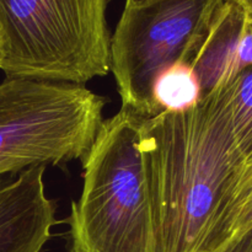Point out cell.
I'll use <instances>...</instances> for the list:
<instances>
[{
    "label": "cell",
    "instance_id": "obj_1",
    "mask_svg": "<svg viewBox=\"0 0 252 252\" xmlns=\"http://www.w3.org/2000/svg\"><path fill=\"white\" fill-rule=\"evenodd\" d=\"M158 252H219L240 235V197L252 155L239 144L225 83L194 107L143 121Z\"/></svg>",
    "mask_w": 252,
    "mask_h": 252
},
{
    "label": "cell",
    "instance_id": "obj_2",
    "mask_svg": "<svg viewBox=\"0 0 252 252\" xmlns=\"http://www.w3.org/2000/svg\"><path fill=\"white\" fill-rule=\"evenodd\" d=\"M121 108L103 120L83 161V191L68 218L70 252H158L139 129Z\"/></svg>",
    "mask_w": 252,
    "mask_h": 252
},
{
    "label": "cell",
    "instance_id": "obj_3",
    "mask_svg": "<svg viewBox=\"0 0 252 252\" xmlns=\"http://www.w3.org/2000/svg\"><path fill=\"white\" fill-rule=\"evenodd\" d=\"M107 0H0V70L85 85L110 71Z\"/></svg>",
    "mask_w": 252,
    "mask_h": 252
},
{
    "label": "cell",
    "instance_id": "obj_4",
    "mask_svg": "<svg viewBox=\"0 0 252 252\" xmlns=\"http://www.w3.org/2000/svg\"><path fill=\"white\" fill-rule=\"evenodd\" d=\"M105 105L85 85L7 76L0 83V176L83 159Z\"/></svg>",
    "mask_w": 252,
    "mask_h": 252
},
{
    "label": "cell",
    "instance_id": "obj_5",
    "mask_svg": "<svg viewBox=\"0 0 252 252\" xmlns=\"http://www.w3.org/2000/svg\"><path fill=\"white\" fill-rule=\"evenodd\" d=\"M226 0H126L110 44V70L122 107L144 118L159 112L153 88L160 73L191 65Z\"/></svg>",
    "mask_w": 252,
    "mask_h": 252
},
{
    "label": "cell",
    "instance_id": "obj_6",
    "mask_svg": "<svg viewBox=\"0 0 252 252\" xmlns=\"http://www.w3.org/2000/svg\"><path fill=\"white\" fill-rule=\"evenodd\" d=\"M46 166L0 176V252H41L58 223L44 186Z\"/></svg>",
    "mask_w": 252,
    "mask_h": 252
},
{
    "label": "cell",
    "instance_id": "obj_7",
    "mask_svg": "<svg viewBox=\"0 0 252 252\" xmlns=\"http://www.w3.org/2000/svg\"><path fill=\"white\" fill-rule=\"evenodd\" d=\"M244 20L243 10L226 0L191 64L201 84L202 97L236 74L235 48Z\"/></svg>",
    "mask_w": 252,
    "mask_h": 252
},
{
    "label": "cell",
    "instance_id": "obj_8",
    "mask_svg": "<svg viewBox=\"0 0 252 252\" xmlns=\"http://www.w3.org/2000/svg\"><path fill=\"white\" fill-rule=\"evenodd\" d=\"M153 98L159 112H184L194 107L202 98V89L192 66L177 63L160 73Z\"/></svg>",
    "mask_w": 252,
    "mask_h": 252
},
{
    "label": "cell",
    "instance_id": "obj_9",
    "mask_svg": "<svg viewBox=\"0 0 252 252\" xmlns=\"http://www.w3.org/2000/svg\"><path fill=\"white\" fill-rule=\"evenodd\" d=\"M219 252H252V224Z\"/></svg>",
    "mask_w": 252,
    "mask_h": 252
},
{
    "label": "cell",
    "instance_id": "obj_10",
    "mask_svg": "<svg viewBox=\"0 0 252 252\" xmlns=\"http://www.w3.org/2000/svg\"><path fill=\"white\" fill-rule=\"evenodd\" d=\"M243 10L245 19L252 22V0H229Z\"/></svg>",
    "mask_w": 252,
    "mask_h": 252
},
{
    "label": "cell",
    "instance_id": "obj_11",
    "mask_svg": "<svg viewBox=\"0 0 252 252\" xmlns=\"http://www.w3.org/2000/svg\"><path fill=\"white\" fill-rule=\"evenodd\" d=\"M128 1H140V0H128Z\"/></svg>",
    "mask_w": 252,
    "mask_h": 252
}]
</instances>
